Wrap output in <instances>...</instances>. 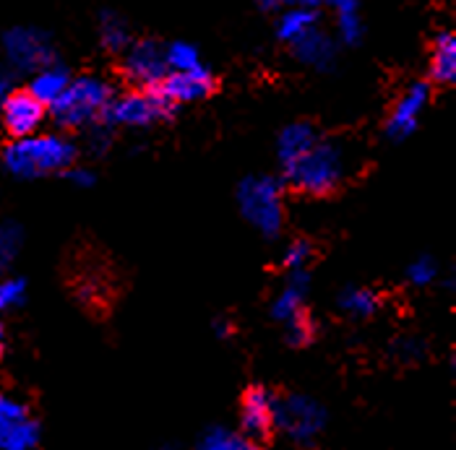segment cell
Segmentation results:
<instances>
[{
    "label": "cell",
    "mask_w": 456,
    "mask_h": 450,
    "mask_svg": "<svg viewBox=\"0 0 456 450\" xmlns=\"http://www.w3.org/2000/svg\"><path fill=\"white\" fill-rule=\"evenodd\" d=\"M196 450H258V446L243 432L227 430V427H214L201 438Z\"/></svg>",
    "instance_id": "7402d4cb"
},
{
    "label": "cell",
    "mask_w": 456,
    "mask_h": 450,
    "mask_svg": "<svg viewBox=\"0 0 456 450\" xmlns=\"http://www.w3.org/2000/svg\"><path fill=\"white\" fill-rule=\"evenodd\" d=\"M165 60H167V70H193L201 68V55L193 44L188 42H173L165 47Z\"/></svg>",
    "instance_id": "cb8c5ba5"
},
{
    "label": "cell",
    "mask_w": 456,
    "mask_h": 450,
    "mask_svg": "<svg viewBox=\"0 0 456 450\" xmlns=\"http://www.w3.org/2000/svg\"><path fill=\"white\" fill-rule=\"evenodd\" d=\"M11 94V86H8V76L0 70V104L5 102V97Z\"/></svg>",
    "instance_id": "f546056e"
},
{
    "label": "cell",
    "mask_w": 456,
    "mask_h": 450,
    "mask_svg": "<svg viewBox=\"0 0 456 450\" xmlns=\"http://www.w3.org/2000/svg\"><path fill=\"white\" fill-rule=\"evenodd\" d=\"M305 297H308V271H292L289 281L284 284L274 305H272V315L280 320L281 325L305 317Z\"/></svg>",
    "instance_id": "9a60e30c"
},
{
    "label": "cell",
    "mask_w": 456,
    "mask_h": 450,
    "mask_svg": "<svg viewBox=\"0 0 456 450\" xmlns=\"http://www.w3.org/2000/svg\"><path fill=\"white\" fill-rule=\"evenodd\" d=\"M66 174H69V180L76 188H89L94 182V174L89 173L86 167H70V170H66Z\"/></svg>",
    "instance_id": "f1b7e54d"
},
{
    "label": "cell",
    "mask_w": 456,
    "mask_h": 450,
    "mask_svg": "<svg viewBox=\"0 0 456 450\" xmlns=\"http://www.w3.org/2000/svg\"><path fill=\"white\" fill-rule=\"evenodd\" d=\"M39 424L19 398L0 396V450H35Z\"/></svg>",
    "instance_id": "ba28073f"
},
{
    "label": "cell",
    "mask_w": 456,
    "mask_h": 450,
    "mask_svg": "<svg viewBox=\"0 0 456 450\" xmlns=\"http://www.w3.org/2000/svg\"><path fill=\"white\" fill-rule=\"evenodd\" d=\"M284 3H292V0H284Z\"/></svg>",
    "instance_id": "836d02e7"
},
{
    "label": "cell",
    "mask_w": 456,
    "mask_h": 450,
    "mask_svg": "<svg viewBox=\"0 0 456 450\" xmlns=\"http://www.w3.org/2000/svg\"><path fill=\"white\" fill-rule=\"evenodd\" d=\"M326 8H331L337 19V35L345 44H357L362 39V19H360V3L357 0H323Z\"/></svg>",
    "instance_id": "ac0fdd59"
},
{
    "label": "cell",
    "mask_w": 456,
    "mask_h": 450,
    "mask_svg": "<svg viewBox=\"0 0 456 450\" xmlns=\"http://www.w3.org/2000/svg\"><path fill=\"white\" fill-rule=\"evenodd\" d=\"M3 52L13 70L35 73L53 63V44L50 36L32 27H16L3 36Z\"/></svg>",
    "instance_id": "52a82bcc"
},
{
    "label": "cell",
    "mask_w": 456,
    "mask_h": 450,
    "mask_svg": "<svg viewBox=\"0 0 456 450\" xmlns=\"http://www.w3.org/2000/svg\"><path fill=\"white\" fill-rule=\"evenodd\" d=\"M407 278H410V284H415V286H430L436 278H438V263L430 258V255H420V258H415L412 263H410V269H407Z\"/></svg>",
    "instance_id": "4316f807"
},
{
    "label": "cell",
    "mask_w": 456,
    "mask_h": 450,
    "mask_svg": "<svg viewBox=\"0 0 456 450\" xmlns=\"http://www.w3.org/2000/svg\"><path fill=\"white\" fill-rule=\"evenodd\" d=\"M0 117L13 139H27L39 133V125L45 120V104L37 102L29 92H11L5 102L0 104Z\"/></svg>",
    "instance_id": "7c38bea8"
},
{
    "label": "cell",
    "mask_w": 456,
    "mask_h": 450,
    "mask_svg": "<svg viewBox=\"0 0 456 450\" xmlns=\"http://www.w3.org/2000/svg\"><path fill=\"white\" fill-rule=\"evenodd\" d=\"M3 347H5V339H3V331H0V354H3Z\"/></svg>",
    "instance_id": "d6a6232c"
},
{
    "label": "cell",
    "mask_w": 456,
    "mask_h": 450,
    "mask_svg": "<svg viewBox=\"0 0 456 450\" xmlns=\"http://www.w3.org/2000/svg\"><path fill=\"white\" fill-rule=\"evenodd\" d=\"M321 27V13L314 8H303V5H292L281 13L280 24H277V35L281 42L292 44L303 35H308L311 29Z\"/></svg>",
    "instance_id": "ffe728a7"
},
{
    "label": "cell",
    "mask_w": 456,
    "mask_h": 450,
    "mask_svg": "<svg viewBox=\"0 0 456 450\" xmlns=\"http://www.w3.org/2000/svg\"><path fill=\"white\" fill-rule=\"evenodd\" d=\"M173 109L175 107L165 102L157 89H136L123 97H112L102 120L107 125H120V128H146L173 115Z\"/></svg>",
    "instance_id": "8992f818"
},
{
    "label": "cell",
    "mask_w": 456,
    "mask_h": 450,
    "mask_svg": "<svg viewBox=\"0 0 456 450\" xmlns=\"http://www.w3.org/2000/svg\"><path fill=\"white\" fill-rule=\"evenodd\" d=\"M274 396L264 385L248 388L240 404V427L250 440H264L274 430Z\"/></svg>",
    "instance_id": "4fadbf2b"
},
{
    "label": "cell",
    "mask_w": 456,
    "mask_h": 450,
    "mask_svg": "<svg viewBox=\"0 0 456 450\" xmlns=\"http://www.w3.org/2000/svg\"><path fill=\"white\" fill-rule=\"evenodd\" d=\"M76 162V146L55 133H35L16 139L3 151V165L13 177L35 180L47 174L66 173Z\"/></svg>",
    "instance_id": "7a4b0ae2"
},
{
    "label": "cell",
    "mask_w": 456,
    "mask_h": 450,
    "mask_svg": "<svg viewBox=\"0 0 456 450\" xmlns=\"http://www.w3.org/2000/svg\"><path fill=\"white\" fill-rule=\"evenodd\" d=\"M284 180L303 196H329L350 173V157L342 143L318 139L300 159L281 167Z\"/></svg>",
    "instance_id": "6da1fadb"
},
{
    "label": "cell",
    "mask_w": 456,
    "mask_h": 450,
    "mask_svg": "<svg viewBox=\"0 0 456 450\" xmlns=\"http://www.w3.org/2000/svg\"><path fill=\"white\" fill-rule=\"evenodd\" d=\"M295 58L303 63V66H311L316 70H329L337 60V42L326 35L321 27L311 29L308 35H303L297 42L289 44Z\"/></svg>",
    "instance_id": "5bb4252c"
},
{
    "label": "cell",
    "mask_w": 456,
    "mask_h": 450,
    "mask_svg": "<svg viewBox=\"0 0 456 450\" xmlns=\"http://www.w3.org/2000/svg\"><path fill=\"white\" fill-rule=\"evenodd\" d=\"M311 261H314V247L305 240L289 243L281 253V263H284V269H289V274L292 271H308Z\"/></svg>",
    "instance_id": "d4e9b609"
},
{
    "label": "cell",
    "mask_w": 456,
    "mask_h": 450,
    "mask_svg": "<svg viewBox=\"0 0 456 450\" xmlns=\"http://www.w3.org/2000/svg\"><path fill=\"white\" fill-rule=\"evenodd\" d=\"M100 42L110 52H126L131 47V29L128 24L115 16V13H105L100 21Z\"/></svg>",
    "instance_id": "603a6c76"
},
{
    "label": "cell",
    "mask_w": 456,
    "mask_h": 450,
    "mask_svg": "<svg viewBox=\"0 0 456 450\" xmlns=\"http://www.w3.org/2000/svg\"><path fill=\"white\" fill-rule=\"evenodd\" d=\"M430 76L438 84H454L456 81V36L452 32H441L433 42Z\"/></svg>",
    "instance_id": "d6986e66"
},
{
    "label": "cell",
    "mask_w": 456,
    "mask_h": 450,
    "mask_svg": "<svg viewBox=\"0 0 456 450\" xmlns=\"http://www.w3.org/2000/svg\"><path fill=\"white\" fill-rule=\"evenodd\" d=\"M167 104H191L207 100L214 89V78L204 66L193 70H167L159 86H154Z\"/></svg>",
    "instance_id": "8fae6325"
},
{
    "label": "cell",
    "mask_w": 456,
    "mask_h": 450,
    "mask_svg": "<svg viewBox=\"0 0 456 450\" xmlns=\"http://www.w3.org/2000/svg\"><path fill=\"white\" fill-rule=\"evenodd\" d=\"M0 269H3V263H0Z\"/></svg>",
    "instance_id": "e575fe53"
},
{
    "label": "cell",
    "mask_w": 456,
    "mask_h": 450,
    "mask_svg": "<svg viewBox=\"0 0 456 450\" xmlns=\"http://www.w3.org/2000/svg\"><path fill=\"white\" fill-rule=\"evenodd\" d=\"M70 84V73L63 66H58V63H50V66H45V68H39L32 73V84H29V94L35 97L37 102H42L45 107H50V104L55 102L63 92H66V86Z\"/></svg>",
    "instance_id": "e0dca14e"
},
{
    "label": "cell",
    "mask_w": 456,
    "mask_h": 450,
    "mask_svg": "<svg viewBox=\"0 0 456 450\" xmlns=\"http://www.w3.org/2000/svg\"><path fill=\"white\" fill-rule=\"evenodd\" d=\"M274 427L300 446L316 443L326 427V412L316 398L289 393L274 401Z\"/></svg>",
    "instance_id": "5b68a950"
},
{
    "label": "cell",
    "mask_w": 456,
    "mask_h": 450,
    "mask_svg": "<svg viewBox=\"0 0 456 450\" xmlns=\"http://www.w3.org/2000/svg\"><path fill=\"white\" fill-rule=\"evenodd\" d=\"M238 206L246 221L264 237H277L284 224V193L281 182L269 174L246 177L238 188Z\"/></svg>",
    "instance_id": "277c9868"
},
{
    "label": "cell",
    "mask_w": 456,
    "mask_h": 450,
    "mask_svg": "<svg viewBox=\"0 0 456 450\" xmlns=\"http://www.w3.org/2000/svg\"><path fill=\"white\" fill-rule=\"evenodd\" d=\"M19 247H21V229L16 224H0V263L5 266L8 261H13Z\"/></svg>",
    "instance_id": "83f0119b"
},
{
    "label": "cell",
    "mask_w": 456,
    "mask_h": 450,
    "mask_svg": "<svg viewBox=\"0 0 456 450\" xmlns=\"http://www.w3.org/2000/svg\"><path fill=\"white\" fill-rule=\"evenodd\" d=\"M27 297V281L16 277L0 278V310H13Z\"/></svg>",
    "instance_id": "484cf974"
},
{
    "label": "cell",
    "mask_w": 456,
    "mask_h": 450,
    "mask_svg": "<svg viewBox=\"0 0 456 450\" xmlns=\"http://www.w3.org/2000/svg\"><path fill=\"white\" fill-rule=\"evenodd\" d=\"M295 5H303V8H314V11H318L321 5H323V0H292Z\"/></svg>",
    "instance_id": "1f68e13d"
},
{
    "label": "cell",
    "mask_w": 456,
    "mask_h": 450,
    "mask_svg": "<svg viewBox=\"0 0 456 450\" xmlns=\"http://www.w3.org/2000/svg\"><path fill=\"white\" fill-rule=\"evenodd\" d=\"M123 73L128 81H134L141 89H154L167 76L165 47L154 39L131 42V47L123 52Z\"/></svg>",
    "instance_id": "9c48e42d"
},
{
    "label": "cell",
    "mask_w": 456,
    "mask_h": 450,
    "mask_svg": "<svg viewBox=\"0 0 456 450\" xmlns=\"http://www.w3.org/2000/svg\"><path fill=\"white\" fill-rule=\"evenodd\" d=\"M214 328H216V333H219L222 339H224V336H227V333L232 331V325H230L227 320H216V323H214Z\"/></svg>",
    "instance_id": "4dcf8cb0"
},
{
    "label": "cell",
    "mask_w": 456,
    "mask_h": 450,
    "mask_svg": "<svg viewBox=\"0 0 456 450\" xmlns=\"http://www.w3.org/2000/svg\"><path fill=\"white\" fill-rule=\"evenodd\" d=\"M112 102V89L100 76H78L70 78L66 92L50 104V112L63 128H84L97 125L105 117Z\"/></svg>",
    "instance_id": "3957f363"
},
{
    "label": "cell",
    "mask_w": 456,
    "mask_h": 450,
    "mask_svg": "<svg viewBox=\"0 0 456 450\" xmlns=\"http://www.w3.org/2000/svg\"><path fill=\"white\" fill-rule=\"evenodd\" d=\"M321 139L318 131L311 123H292L287 125L277 139V154H280L281 167L292 165L295 159H300L316 141Z\"/></svg>",
    "instance_id": "2e32d148"
},
{
    "label": "cell",
    "mask_w": 456,
    "mask_h": 450,
    "mask_svg": "<svg viewBox=\"0 0 456 450\" xmlns=\"http://www.w3.org/2000/svg\"><path fill=\"white\" fill-rule=\"evenodd\" d=\"M339 308L352 317H370L381 308V297L368 286H350L339 294Z\"/></svg>",
    "instance_id": "44dd1931"
},
{
    "label": "cell",
    "mask_w": 456,
    "mask_h": 450,
    "mask_svg": "<svg viewBox=\"0 0 456 450\" xmlns=\"http://www.w3.org/2000/svg\"><path fill=\"white\" fill-rule=\"evenodd\" d=\"M428 100H430V89L428 84H412L402 92V97L396 100V104L391 107L387 120V133L394 141H407L420 125L422 112L428 107Z\"/></svg>",
    "instance_id": "30bf717a"
}]
</instances>
